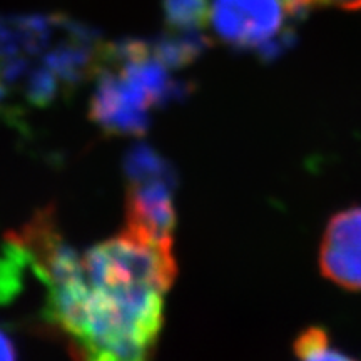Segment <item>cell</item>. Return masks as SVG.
I'll list each match as a JSON object with an SVG mask.
<instances>
[{"label": "cell", "mask_w": 361, "mask_h": 361, "mask_svg": "<svg viewBox=\"0 0 361 361\" xmlns=\"http://www.w3.org/2000/svg\"><path fill=\"white\" fill-rule=\"evenodd\" d=\"M206 40L179 35L162 42L124 40L104 45L90 114L111 134H141L152 111L178 94L174 71L201 54Z\"/></svg>", "instance_id": "cell-2"}, {"label": "cell", "mask_w": 361, "mask_h": 361, "mask_svg": "<svg viewBox=\"0 0 361 361\" xmlns=\"http://www.w3.org/2000/svg\"><path fill=\"white\" fill-rule=\"evenodd\" d=\"M303 11L311 7H333L341 11H356L361 8V0H296Z\"/></svg>", "instance_id": "cell-8"}, {"label": "cell", "mask_w": 361, "mask_h": 361, "mask_svg": "<svg viewBox=\"0 0 361 361\" xmlns=\"http://www.w3.org/2000/svg\"><path fill=\"white\" fill-rule=\"evenodd\" d=\"M300 361H356V360L351 358V356H348V355L341 353V351L326 348V350L319 351V353L310 356V358H305Z\"/></svg>", "instance_id": "cell-10"}, {"label": "cell", "mask_w": 361, "mask_h": 361, "mask_svg": "<svg viewBox=\"0 0 361 361\" xmlns=\"http://www.w3.org/2000/svg\"><path fill=\"white\" fill-rule=\"evenodd\" d=\"M329 348L328 331L322 326H308L295 338L293 351L298 360L310 358L319 351Z\"/></svg>", "instance_id": "cell-7"}, {"label": "cell", "mask_w": 361, "mask_h": 361, "mask_svg": "<svg viewBox=\"0 0 361 361\" xmlns=\"http://www.w3.org/2000/svg\"><path fill=\"white\" fill-rule=\"evenodd\" d=\"M0 361H17L12 338L2 328H0Z\"/></svg>", "instance_id": "cell-9"}, {"label": "cell", "mask_w": 361, "mask_h": 361, "mask_svg": "<svg viewBox=\"0 0 361 361\" xmlns=\"http://www.w3.org/2000/svg\"><path fill=\"white\" fill-rule=\"evenodd\" d=\"M323 278L348 291H361V206L328 221L319 245Z\"/></svg>", "instance_id": "cell-6"}, {"label": "cell", "mask_w": 361, "mask_h": 361, "mask_svg": "<svg viewBox=\"0 0 361 361\" xmlns=\"http://www.w3.org/2000/svg\"><path fill=\"white\" fill-rule=\"evenodd\" d=\"M128 176L124 228L154 241L173 243L176 224L173 176L164 162L147 149H139L128 162Z\"/></svg>", "instance_id": "cell-5"}, {"label": "cell", "mask_w": 361, "mask_h": 361, "mask_svg": "<svg viewBox=\"0 0 361 361\" xmlns=\"http://www.w3.org/2000/svg\"><path fill=\"white\" fill-rule=\"evenodd\" d=\"M4 97H6V82H4L2 78H0V106H2Z\"/></svg>", "instance_id": "cell-11"}, {"label": "cell", "mask_w": 361, "mask_h": 361, "mask_svg": "<svg viewBox=\"0 0 361 361\" xmlns=\"http://www.w3.org/2000/svg\"><path fill=\"white\" fill-rule=\"evenodd\" d=\"M102 49L94 30L66 16L0 17V78L37 101L97 67Z\"/></svg>", "instance_id": "cell-3"}, {"label": "cell", "mask_w": 361, "mask_h": 361, "mask_svg": "<svg viewBox=\"0 0 361 361\" xmlns=\"http://www.w3.org/2000/svg\"><path fill=\"white\" fill-rule=\"evenodd\" d=\"M296 0H207L206 34L266 59L293 40V25L303 13Z\"/></svg>", "instance_id": "cell-4"}, {"label": "cell", "mask_w": 361, "mask_h": 361, "mask_svg": "<svg viewBox=\"0 0 361 361\" xmlns=\"http://www.w3.org/2000/svg\"><path fill=\"white\" fill-rule=\"evenodd\" d=\"M47 284V318L74 361H151L164 296L176 278L174 247L123 228L75 252L42 216L16 236Z\"/></svg>", "instance_id": "cell-1"}]
</instances>
